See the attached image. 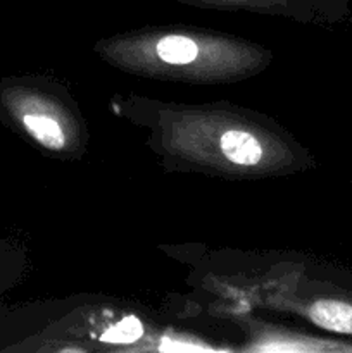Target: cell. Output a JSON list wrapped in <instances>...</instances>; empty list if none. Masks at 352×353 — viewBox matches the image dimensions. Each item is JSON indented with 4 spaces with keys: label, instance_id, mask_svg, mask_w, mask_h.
Segmentation results:
<instances>
[{
    "label": "cell",
    "instance_id": "1",
    "mask_svg": "<svg viewBox=\"0 0 352 353\" xmlns=\"http://www.w3.org/2000/svg\"><path fill=\"white\" fill-rule=\"evenodd\" d=\"M19 121L24 130L35 138L40 145L47 148H62L66 143V137L62 133V128L59 126L54 117L41 112H30V110L17 109Z\"/></svg>",
    "mask_w": 352,
    "mask_h": 353
},
{
    "label": "cell",
    "instance_id": "2",
    "mask_svg": "<svg viewBox=\"0 0 352 353\" xmlns=\"http://www.w3.org/2000/svg\"><path fill=\"white\" fill-rule=\"evenodd\" d=\"M221 150L228 161L240 165H254L261 161V143L245 131H226L221 137Z\"/></svg>",
    "mask_w": 352,
    "mask_h": 353
},
{
    "label": "cell",
    "instance_id": "3",
    "mask_svg": "<svg viewBox=\"0 0 352 353\" xmlns=\"http://www.w3.org/2000/svg\"><path fill=\"white\" fill-rule=\"evenodd\" d=\"M311 319L323 330L352 334V307L347 303L331 300L314 303L311 309Z\"/></svg>",
    "mask_w": 352,
    "mask_h": 353
},
{
    "label": "cell",
    "instance_id": "4",
    "mask_svg": "<svg viewBox=\"0 0 352 353\" xmlns=\"http://www.w3.org/2000/svg\"><path fill=\"white\" fill-rule=\"evenodd\" d=\"M157 55L168 64H190L199 55L195 41L186 37H166L157 43Z\"/></svg>",
    "mask_w": 352,
    "mask_h": 353
},
{
    "label": "cell",
    "instance_id": "5",
    "mask_svg": "<svg viewBox=\"0 0 352 353\" xmlns=\"http://www.w3.org/2000/svg\"><path fill=\"white\" fill-rule=\"evenodd\" d=\"M144 334V327H141L140 321L137 317H126V319L121 321L119 324L113 326L110 330H107L106 333L100 336V340L106 341V343H116V345H130L135 343L137 340H140V336Z\"/></svg>",
    "mask_w": 352,
    "mask_h": 353
}]
</instances>
